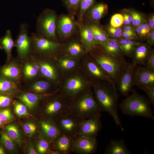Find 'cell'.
Here are the masks:
<instances>
[{
  "label": "cell",
  "mask_w": 154,
  "mask_h": 154,
  "mask_svg": "<svg viewBox=\"0 0 154 154\" xmlns=\"http://www.w3.org/2000/svg\"><path fill=\"white\" fill-rule=\"evenodd\" d=\"M6 153L3 147L1 145H0V154H5Z\"/></svg>",
  "instance_id": "57"
},
{
  "label": "cell",
  "mask_w": 154,
  "mask_h": 154,
  "mask_svg": "<svg viewBox=\"0 0 154 154\" xmlns=\"http://www.w3.org/2000/svg\"><path fill=\"white\" fill-rule=\"evenodd\" d=\"M147 23L151 30H154V13L149 14L145 17Z\"/></svg>",
  "instance_id": "51"
},
{
  "label": "cell",
  "mask_w": 154,
  "mask_h": 154,
  "mask_svg": "<svg viewBox=\"0 0 154 154\" xmlns=\"http://www.w3.org/2000/svg\"><path fill=\"white\" fill-rule=\"evenodd\" d=\"M39 137L51 143L60 133L54 120L50 118L39 119Z\"/></svg>",
  "instance_id": "23"
},
{
  "label": "cell",
  "mask_w": 154,
  "mask_h": 154,
  "mask_svg": "<svg viewBox=\"0 0 154 154\" xmlns=\"http://www.w3.org/2000/svg\"><path fill=\"white\" fill-rule=\"evenodd\" d=\"M31 40V54L43 57H53L60 52L62 44L44 38L32 32L30 36Z\"/></svg>",
  "instance_id": "8"
},
{
  "label": "cell",
  "mask_w": 154,
  "mask_h": 154,
  "mask_svg": "<svg viewBox=\"0 0 154 154\" xmlns=\"http://www.w3.org/2000/svg\"><path fill=\"white\" fill-rule=\"evenodd\" d=\"M117 39L125 56L130 58L136 47L141 42L139 40L128 39L121 37Z\"/></svg>",
  "instance_id": "35"
},
{
  "label": "cell",
  "mask_w": 154,
  "mask_h": 154,
  "mask_svg": "<svg viewBox=\"0 0 154 154\" xmlns=\"http://www.w3.org/2000/svg\"><path fill=\"white\" fill-rule=\"evenodd\" d=\"M61 133L73 137H77L80 122L65 113L54 120Z\"/></svg>",
  "instance_id": "18"
},
{
  "label": "cell",
  "mask_w": 154,
  "mask_h": 154,
  "mask_svg": "<svg viewBox=\"0 0 154 154\" xmlns=\"http://www.w3.org/2000/svg\"><path fill=\"white\" fill-rule=\"evenodd\" d=\"M21 90L39 94L49 95L58 91V86L41 77L22 83Z\"/></svg>",
  "instance_id": "12"
},
{
  "label": "cell",
  "mask_w": 154,
  "mask_h": 154,
  "mask_svg": "<svg viewBox=\"0 0 154 154\" xmlns=\"http://www.w3.org/2000/svg\"><path fill=\"white\" fill-rule=\"evenodd\" d=\"M74 137L60 133L50 143L52 148L60 154L70 153L72 152Z\"/></svg>",
  "instance_id": "27"
},
{
  "label": "cell",
  "mask_w": 154,
  "mask_h": 154,
  "mask_svg": "<svg viewBox=\"0 0 154 154\" xmlns=\"http://www.w3.org/2000/svg\"><path fill=\"white\" fill-rule=\"evenodd\" d=\"M48 95L38 94L21 90L13 96L22 102L32 115L35 113L37 114L42 101Z\"/></svg>",
  "instance_id": "15"
},
{
  "label": "cell",
  "mask_w": 154,
  "mask_h": 154,
  "mask_svg": "<svg viewBox=\"0 0 154 154\" xmlns=\"http://www.w3.org/2000/svg\"><path fill=\"white\" fill-rule=\"evenodd\" d=\"M15 121L6 124L2 129L21 147L25 140V135L22 128H21Z\"/></svg>",
  "instance_id": "29"
},
{
  "label": "cell",
  "mask_w": 154,
  "mask_h": 154,
  "mask_svg": "<svg viewBox=\"0 0 154 154\" xmlns=\"http://www.w3.org/2000/svg\"><path fill=\"white\" fill-rule=\"evenodd\" d=\"M91 85L80 66L62 75L58 84V92L70 104L91 88Z\"/></svg>",
  "instance_id": "2"
},
{
  "label": "cell",
  "mask_w": 154,
  "mask_h": 154,
  "mask_svg": "<svg viewBox=\"0 0 154 154\" xmlns=\"http://www.w3.org/2000/svg\"><path fill=\"white\" fill-rule=\"evenodd\" d=\"M0 133L1 145L8 152L12 153H17L18 146H19L17 143L11 138L3 129H2Z\"/></svg>",
  "instance_id": "37"
},
{
  "label": "cell",
  "mask_w": 154,
  "mask_h": 154,
  "mask_svg": "<svg viewBox=\"0 0 154 154\" xmlns=\"http://www.w3.org/2000/svg\"><path fill=\"white\" fill-rule=\"evenodd\" d=\"M121 38L128 39L139 40L136 34L128 33L123 31Z\"/></svg>",
  "instance_id": "53"
},
{
  "label": "cell",
  "mask_w": 154,
  "mask_h": 154,
  "mask_svg": "<svg viewBox=\"0 0 154 154\" xmlns=\"http://www.w3.org/2000/svg\"><path fill=\"white\" fill-rule=\"evenodd\" d=\"M121 27L123 31L128 33L136 34L135 29L132 26L123 25Z\"/></svg>",
  "instance_id": "54"
},
{
  "label": "cell",
  "mask_w": 154,
  "mask_h": 154,
  "mask_svg": "<svg viewBox=\"0 0 154 154\" xmlns=\"http://www.w3.org/2000/svg\"><path fill=\"white\" fill-rule=\"evenodd\" d=\"M127 148L123 139L118 140L111 139L106 146L105 154H131Z\"/></svg>",
  "instance_id": "30"
},
{
  "label": "cell",
  "mask_w": 154,
  "mask_h": 154,
  "mask_svg": "<svg viewBox=\"0 0 154 154\" xmlns=\"http://www.w3.org/2000/svg\"><path fill=\"white\" fill-rule=\"evenodd\" d=\"M100 116L99 115L80 122L78 136L96 139L102 127Z\"/></svg>",
  "instance_id": "19"
},
{
  "label": "cell",
  "mask_w": 154,
  "mask_h": 154,
  "mask_svg": "<svg viewBox=\"0 0 154 154\" xmlns=\"http://www.w3.org/2000/svg\"><path fill=\"white\" fill-rule=\"evenodd\" d=\"M0 77L21 85L22 83L20 60L13 56L5 64L0 66Z\"/></svg>",
  "instance_id": "16"
},
{
  "label": "cell",
  "mask_w": 154,
  "mask_h": 154,
  "mask_svg": "<svg viewBox=\"0 0 154 154\" xmlns=\"http://www.w3.org/2000/svg\"><path fill=\"white\" fill-rule=\"evenodd\" d=\"M68 14L74 17L77 16L78 13L80 0H62Z\"/></svg>",
  "instance_id": "42"
},
{
  "label": "cell",
  "mask_w": 154,
  "mask_h": 154,
  "mask_svg": "<svg viewBox=\"0 0 154 154\" xmlns=\"http://www.w3.org/2000/svg\"><path fill=\"white\" fill-rule=\"evenodd\" d=\"M12 106L15 114L19 118L25 119L33 117L26 106L17 99L15 98Z\"/></svg>",
  "instance_id": "38"
},
{
  "label": "cell",
  "mask_w": 154,
  "mask_h": 154,
  "mask_svg": "<svg viewBox=\"0 0 154 154\" xmlns=\"http://www.w3.org/2000/svg\"><path fill=\"white\" fill-rule=\"evenodd\" d=\"M103 29L107 33L109 37L117 39L121 37L122 32L121 27H114L108 25L105 26Z\"/></svg>",
  "instance_id": "44"
},
{
  "label": "cell",
  "mask_w": 154,
  "mask_h": 154,
  "mask_svg": "<svg viewBox=\"0 0 154 154\" xmlns=\"http://www.w3.org/2000/svg\"><path fill=\"white\" fill-rule=\"evenodd\" d=\"M69 103L58 91L48 95L42 101L37 114L39 119L53 120L66 113Z\"/></svg>",
  "instance_id": "6"
},
{
  "label": "cell",
  "mask_w": 154,
  "mask_h": 154,
  "mask_svg": "<svg viewBox=\"0 0 154 154\" xmlns=\"http://www.w3.org/2000/svg\"><path fill=\"white\" fill-rule=\"evenodd\" d=\"M146 43L151 46L154 45V30H153L146 40Z\"/></svg>",
  "instance_id": "55"
},
{
  "label": "cell",
  "mask_w": 154,
  "mask_h": 154,
  "mask_svg": "<svg viewBox=\"0 0 154 154\" xmlns=\"http://www.w3.org/2000/svg\"><path fill=\"white\" fill-rule=\"evenodd\" d=\"M108 8V5L104 2L96 3L85 13L83 18V22L101 26L100 20L107 14Z\"/></svg>",
  "instance_id": "24"
},
{
  "label": "cell",
  "mask_w": 154,
  "mask_h": 154,
  "mask_svg": "<svg viewBox=\"0 0 154 154\" xmlns=\"http://www.w3.org/2000/svg\"><path fill=\"white\" fill-rule=\"evenodd\" d=\"M34 146L38 154H48L52 149L50 143L39 137L37 138Z\"/></svg>",
  "instance_id": "41"
},
{
  "label": "cell",
  "mask_w": 154,
  "mask_h": 154,
  "mask_svg": "<svg viewBox=\"0 0 154 154\" xmlns=\"http://www.w3.org/2000/svg\"><path fill=\"white\" fill-rule=\"evenodd\" d=\"M29 25L25 23L21 24L19 31L15 40L16 48V57L21 61L31 54V40L29 36Z\"/></svg>",
  "instance_id": "13"
},
{
  "label": "cell",
  "mask_w": 154,
  "mask_h": 154,
  "mask_svg": "<svg viewBox=\"0 0 154 154\" xmlns=\"http://www.w3.org/2000/svg\"><path fill=\"white\" fill-rule=\"evenodd\" d=\"M123 17L121 14H116L112 17L110 25L114 27H119L123 25Z\"/></svg>",
  "instance_id": "47"
},
{
  "label": "cell",
  "mask_w": 154,
  "mask_h": 154,
  "mask_svg": "<svg viewBox=\"0 0 154 154\" xmlns=\"http://www.w3.org/2000/svg\"><path fill=\"white\" fill-rule=\"evenodd\" d=\"M146 94L148 99L151 105L154 106V87H145L140 88Z\"/></svg>",
  "instance_id": "49"
},
{
  "label": "cell",
  "mask_w": 154,
  "mask_h": 154,
  "mask_svg": "<svg viewBox=\"0 0 154 154\" xmlns=\"http://www.w3.org/2000/svg\"><path fill=\"white\" fill-rule=\"evenodd\" d=\"M48 154H60V153L57 151L52 149L49 151Z\"/></svg>",
  "instance_id": "56"
},
{
  "label": "cell",
  "mask_w": 154,
  "mask_h": 154,
  "mask_svg": "<svg viewBox=\"0 0 154 154\" xmlns=\"http://www.w3.org/2000/svg\"><path fill=\"white\" fill-rule=\"evenodd\" d=\"M95 3L96 0H80L76 20L79 27L83 23V18L86 13Z\"/></svg>",
  "instance_id": "39"
},
{
  "label": "cell",
  "mask_w": 154,
  "mask_h": 154,
  "mask_svg": "<svg viewBox=\"0 0 154 154\" xmlns=\"http://www.w3.org/2000/svg\"><path fill=\"white\" fill-rule=\"evenodd\" d=\"M154 52V49L146 42H141L136 47L131 57V63L137 66H144Z\"/></svg>",
  "instance_id": "26"
},
{
  "label": "cell",
  "mask_w": 154,
  "mask_h": 154,
  "mask_svg": "<svg viewBox=\"0 0 154 154\" xmlns=\"http://www.w3.org/2000/svg\"><path fill=\"white\" fill-rule=\"evenodd\" d=\"M137 66L131 63L129 64L120 76L117 84V88L120 94L126 97L133 90L134 72Z\"/></svg>",
  "instance_id": "21"
},
{
  "label": "cell",
  "mask_w": 154,
  "mask_h": 154,
  "mask_svg": "<svg viewBox=\"0 0 154 154\" xmlns=\"http://www.w3.org/2000/svg\"><path fill=\"white\" fill-rule=\"evenodd\" d=\"M119 105L122 113L131 117L140 116L154 120L153 110L148 98L135 89Z\"/></svg>",
  "instance_id": "5"
},
{
  "label": "cell",
  "mask_w": 154,
  "mask_h": 154,
  "mask_svg": "<svg viewBox=\"0 0 154 154\" xmlns=\"http://www.w3.org/2000/svg\"><path fill=\"white\" fill-rule=\"evenodd\" d=\"M91 88L95 99L101 111L109 113L116 125L123 131L117 108L120 94L117 90L106 81L100 80L93 82Z\"/></svg>",
  "instance_id": "1"
},
{
  "label": "cell",
  "mask_w": 154,
  "mask_h": 154,
  "mask_svg": "<svg viewBox=\"0 0 154 154\" xmlns=\"http://www.w3.org/2000/svg\"><path fill=\"white\" fill-rule=\"evenodd\" d=\"M143 66L154 71V52L148 58Z\"/></svg>",
  "instance_id": "52"
},
{
  "label": "cell",
  "mask_w": 154,
  "mask_h": 154,
  "mask_svg": "<svg viewBox=\"0 0 154 154\" xmlns=\"http://www.w3.org/2000/svg\"><path fill=\"white\" fill-rule=\"evenodd\" d=\"M152 31L146 22L145 17L140 25L135 29L136 34L141 42L146 40Z\"/></svg>",
  "instance_id": "40"
},
{
  "label": "cell",
  "mask_w": 154,
  "mask_h": 154,
  "mask_svg": "<svg viewBox=\"0 0 154 154\" xmlns=\"http://www.w3.org/2000/svg\"><path fill=\"white\" fill-rule=\"evenodd\" d=\"M35 56L39 65L40 77L58 86L62 74L53 57H43Z\"/></svg>",
  "instance_id": "11"
},
{
  "label": "cell",
  "mask_w": 154,
  "mask_h": 154,
  "mask_svg": "<svg viewBox=\"0 0 154 154\" xmlns=\"http://www.w3.org/2000/svg\"><path fill=\"white\" fill-rule=\"evenodd\" d=\"M25 150L26 154H38L35 147L34 145L31 142L29 141H28L27 142Z\"/></svg>",
  "instance_id": "50"
},
{
  "label": "cell",
  "mask_w": 154,
  "mask_h": 154,
  "mask_svg": "<svg viewBox=\"0 0 154 154\" xmlns=\"http://www.w3.org/2000/svg\"><path fill=\"white\" fill-rule=\"evenodd\" d=\"M101 112L91 88L69 104L66 113L81 122L101 115Z\"/></svg>",
  "instance_id": "3"
},
{
  "label": "cell",
  "mask_w": 154,
  "mask_h": 154,
  "mask_svg": "<svg viewBox=\"0 0 154 154\" xmlns=\"http://www.w3.org/2000/svg\"><path fill=\"white\" fill-rule=\"evenodd\" d=\"M81 67L92 84L97 81L104 80L117 90L116 84L113 79L89 54L81 60Z\"/></svg>",
  "instance_id": "10"
},
{
  "label": "cell",
  "mask_w": 154,
  "mask_h": 154,
  "mask_svg": "<svg viewBox=\"0 0 154 154\" xmlns=\"http://www.w3.org/2000/svg\"><path fill=\"white\" fill-rule=\"evenodd\" d=\"M132 19L131 22L133 27L135 29L140 25L144 18L145 15L139 12L132 9Z\"/></svg>",
  "instance_id": "46"
},
{
  "label": "cell",
  "mask_w": 154,
  "mask_h": 154,
  "mask_svg": "<svg viewBox=\"0 0 154 154\" xmlns=\"http://www.w3.org/2000/svg\"><path fill=\"white\" fill-rule=\"evenodd\" d=\"M133 84L139 88L154 87V71L143 66L137 65L134 72Z\"/></svg>",
  "instance_id": "20"
},
{
  "label": "cell",
  "mask_w": 154,
  "mask_h": 154,
  "mask_svg": "<svg viewBox=\"0 0 154 154\" xmlns=\"http://www.w3.org/2000/svg\"><path fill=\"white\" fill-rule=\"evenodd\" d=\"M6 124L0 118V128L3 129Z\"/></svg>",
  "instance_id": "58"
},
{
  "label": "cell",
  "mask_w": 154,
  "mask_h": 154,
  "mask_svg": "<svg viewBox=\"0 0 154 154\" xmlns=\"http://www.w3.org/2000/svg\"><path fill=\"white\" fill-rule=\"evenodd\" d=\"M20 86L13 82L0 77V94L13 96L21 90Z\"/></svg>",
  "instance_id": "34"
},
{
  "label": "cell",
  "mask_w": 154,
  "mask_h": 154,
  "mask_svg": "<svg viewBox=\"0 0 154 154\" xmlns=\"http://www.w3.org/2000/svg\"><path fill=\"white\" fill-rule=\"evenodd\" d=\"M0 118L6 124L15 120L16 119L9 107L0 108Z\"/></svg>",
  "instance_id": "43"
},
{
  "label": "cell",
  "mask_w": 154,
  "mask_h": 154,
  "mask_svg": "<svg viewBox=\"0 0 154 154\" xmlns=\"http://www.w3.org/2000/svg\"><path fill=\"white\" fill-rule=\"evenodd\" d=\"M98 146L95 139L84 137H74L72 152L76 154H92L96 152Z\"/></svg>",
  "instance_id": "22"
},
{
  "label": "cell",
  "mask_w": 154,
  "mask_h": 154,
  "mask_svg": "<svg viewBox=\"0 0 154 154\" xmlns=\"http://www.w3.org/2000/svg\"><path fill=\"white\" fill-rule=\"evenodd\" d=\"M20 62L22 83L40 77L39 66L35 56L31 54Z\"/></svg>",
  "instance_id": "17"
},
{
  "label": "cell",
  "mask_w": 154,
  "mask_h": 154,
  "mask_svg": "<svg viewBox=\"0 0 154 154\" xmlns=\"http://www.w3.org/2000/svg\"><path fill=\"white\" fill-rule=\"evenodd\" d=\"M79 35L81 41L89 53L96 45L94 44L90 24L84 22L79 26Z\"/></svg>",
  "instance_id": "28"
},
{
  "label": "cell",
  "mask_w": 154,
  "mask_h": 154,
  "mask_svg": "<svg viewBox=\"0 0 154 154\" xmlns=\"http://www.w3.org/2000/svg\"><path fill=\"white\" fill-rule=\"evenodd\" d=\"M89 54L111 77L116 85L122 74L127 68L129 62L124 57L110 54L96 45Z\"/></svg>",
  "instance_id": "4"
},
{
  "label": "cell",
  "mask_w": 154,
  "mask_h": 154,
  "mask_svg": "<svg viewBox=\"0 0 154 154\" xmlns=\"http://www.w3.org/2000/svg\"><path fill=\"white\" fill-rule=\"evenodd\" d=\"M95 45H100L107 42L109 37L102 27L95 24H90Z\"/></svg>",
  "instance_id": "36"
},
{
  "label": "cell",
  "mask_w": 154,
  "mask_h": 154,
  "mask_svg": "<svg viewBox=\"0 0 154 154\" xmlns=\"http://www.w3.org/2000/svg\"><path fill=\"white\" fill-rule=\"evenodd\" d=\"M25 120L21 124L25 135L28 138L39 137V127L38 120L29 119Z\"/></svg>",
  "instance_id": "31"
},
{
  "label": "cell",
  "mask_w": 154,
  "mask_h": 154,
  "mask_svg": "<svg viewBox=\"0 0 154 154\" xmlns=\"http://www.w3.org/2000/svg\"><path fill=\"white\" fill-rule=\"evenodd\" d=\"M57 15L53 10L46 8L44 10L37 18L35 33L44 38L59 42L56 32Z\"/></svg>",
  "instance_id": "7"
},
{
  "label": "cell",
  "mask_w": 154,
  "mask_h": 154,
  "mask_svg": "<svg viewBox=\"0 0 154 154\" xmlns=\"http://www.w3.org/2000/svg\"><path fill=\"white\" fill-rule=\"evenodd\" d=\"M121 12L124 18L123 25H131L132 19V9H123L121 11Z\"/></svg>",
  "instance_id": "48"
},
{
  "label": "cell",
  "mask_w": 154,
  "mask_h": 154,
  "mask_svg": "<svg viewBox=\"0 0 154 154\" xmlns=\"http://www.w3.org/2000/svg\"><path fill=\"white\" fill-rule=\"evenodd\" d=\"M98 46L110 54L119 57H124L125 55L119 46L117 38L109 37L107 42Z\"/></svg>",
  "instance_id": "33"
},
{
  "label": "cell",
  "mask_w": 154,
  "mask_h": 154,
  "mask_svg": "<svg viewBox=\"0 0 154 154\" xmlns=\"http://www.w3.org/2000/svg\"><path fill=\"white\" fill-rule=\"evenodd\" d=\"M15 47V40L13 38L11 31L10 30H7L5 35L0 38V49L5 51L7 55L6 61L13 56L12 51Z\"/></svg>",
  "instance_id": "32"
},
{
  "label": "cell",
  "mask_w": 154,
  "mask_h": 154,
  "mask_svg": "<svg viewBox=\"0 0 154 154\" xmlns=\"http://www.w3.org/2000/svg\"><path fill=\"white\" fill-rule=\"evenodd\" d=\"M75 17L68 14L58 15L56 32L59 43L62 44L79 34V27Z\"/></svg>",
  "instance_id": "9"
},
{
  "label": "cell",
  "mask_w": 154,
  "mask_h": 154,
  "mask_svg": "<svg viewBox=\"0 0 154 154\" xmlns=\"http://www.w3.org/2000/svg\"><path fill=\"white\" fill-rule=\"evenodd\" d=\"M61 44V52L67 56L81 60L89 54L81 41L79 34Z\"/></svg>",
  "instance_id": "14"
},
{
  "label": "cell",
  "mask_w": 154,
  "mask_h": 154,
  "mask_svg": "<svg viewBox=\"0 0 154 154\" xmlns=\"http://www.w3.org/2000/svg\"><path fill=\"white\" fill-rule=\"evenodd\" d=\"M14 99L15 98L11 95L0 94V108L12 106Z\"/></svg>",
  "instance_id": "45"
},
{
  "label": "cell",
  "mask_w": 154,
  "mask_h": 154,
  "mask_svg": "<svg viewBox=\"0 0 154 154\" xmlns=\"http://www.w3.org/2000/svg\"><path fill=\"white\" fill-rule=\"evenodd\" d=\"M53 58L62 76L81 66V60L67 56L61 52Z\"/></svg>",
  "instance_id": "25"
}]
</instances>
